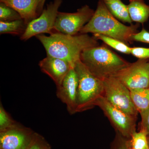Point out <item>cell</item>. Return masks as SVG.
<instances>
[{
	"instance_id": "obj_7",
	"label": "cell",
	"mask_w": 149,
	"mask_h": 149,
	"mask_svg": "<svg viewBox=\"0 0 149 149\" xmlns=\"http://www.w3.org/2000/svg\"><path fill=\"white\" fill-rule=\"evenodd\" d=\"M95 106L99 107L102 111L116 132L125 138L130 139L136 131L137 117L115 107L103 96L97 100Z\"/></svg>"
},
{
	"instance_id": "obj_13",
	"label": "cell",
	"mask_w": 149,
	"mask_h": 149,
	"mask_svg": "<svg viewBox=\"0 0 149 149\" xmlns=\"http://www.w3.org/2000/svg\"><path fill=\"white\" fill-rule=\"evenodd\" d=\"M0 2L16 10L27 24L39 16L40 0H0Z\"/></svg>"
},
{
	"instance_id": "obj_12",
	"label": "cell",
	"mask_w": 149,
	"mask_h": 149,
	"mask_svg": "<svg viewBox=\"0 0 149 149\" xmlns=\"http://www.w3.org/2000/svg\"><path fill=\"white\" fill-rule=\"evenodd\" d=\"M39 65L41 70L52 79L56 87L61 85L70 70L73 68L66 61L50 56L40 61Z\"/></svg>"
},
{
	"instance_id": "obj_15",
	"label": "cell",
	"mask_w": 149,
	"mask_h": 149,
	"mask_svg": "<svg viewBox=\"0 0 149 149\" xmlns=\"http://www.w3.org/2000/svg\"><path fill=\"white\" fill-rule=\"evenodd\" d=\"M111 13L117 19L131 24L127 5L121 0H102Z\"/></svg>"
},
{
	"instance_id": "obj_1",
	"label": "cell",
	"mask_w": 149,
	"mask_h": 149,
	"mask_svg": "<svg viewBox=\"0 0 149 149\" xmlns=\"http://www.w3.org/2000/svg\"><path fill=\"white\" fill-rule=\"evenodd\" d=\"M36 37L45 48L47 56L66 61L73 68L80 60L83 51L98 46L97 39L87 34L70 35L56 32L49 36L43 34Z\"/></svg>"
},
{
	"instance_id": "obj_6",
	"label": "cell",
	"mask_w": 149,
	"mask_h": 149,
	"mask_svg": "<svg viewBox=\"0 0 149 149\" xmlns=\"http://www.w3.org/2000/svg\"><path fill=\"white\" fill-rule=\"evenodd\" d=\"M62 3V0H54L47 5L38 17L33 19L27 24L20 39L26 41L37 35L44 34L49 35L56 32L55 24L58 10Z\"/></svg>"
},
{
	"instance_id": "obj_9",
	"label": "cell",
	"mask_w": 149,
	"mask_h": 149,
	"mask_svg": "<svg viewBox=\"0 0 149 149\" xmlns=\"http://www.w3.org/2000/svg\"><path fill=\"white\" fill-rule=\"evenodd\" d=\"M130 90L149 88V61L139 59L129 64L113 76Z\"/></svg>"
},
{
	"instance_id": "obj_11",
	"label": "cell",
	"mask_w": 149,
	"mask_h": 149,
	"mask_svg": "<svg viewBox=\"0 0 149 149\" xmlns=\"http://www.w3.org/2000/svg\"><path fill=\"white\" fill-rule=\"evenodd\" d=\"M78 79L74 68H72L67 74L61 85L57 87V97L66 105L70 114L77 113V94Z\"/></svg>"
},
{
	"instance_id": "obj_18",
	"label": "cell",
	"mask_w": 149,
	"mask_h": 149,
	"mask_svg": "<svg viewBox=\"0 0 149 149\" xmlns=\"http://www.w3.org/2000/svg\"><path fill=\"white\" fill-rule=\"evenodd\" d=\"M94 37L97 40H102L108 45L120 52L125 54H130L131 53V48L119 40L101 34H94Z\"/></svg>"
},
{
	"instance_id": "obj_4",
	"label": "cell",
	"mask_w": 149,
	"mask_h": 149,
	"mask_svg": "<svg viewBox=\"0 0 149 149\" xmlns=\"http://www.w3.org/2000/svg\"><path fill=\"white\" fill-rule=\"evenodd\" d=\"M74 68L78 79L77 112H81L92 109L104 96L103 81L92 74L80 60Z\"/></svg>"
},
{
	"instance_id": "obj_25",
	"label": "cell",
	"mask_w": 149,
	"mask_h": 149,
	"mask_svg": "<svg viewBox=\"0 0 149 149\" xmlns=\"http://www.w3.org/2000/svg\"><path fill=\"white\" fill-rule=\"evenodd\" d=\"M141 116V129L145 130L149 136V108L140 113Z\"/></svg>"
},
{
	"instance_id": "obj_17",
	"label": "cell",
	"mask_w": 149,
	"mask_h": 149,
	"mask_svg": "<svg viewBox=\"0 0 149 149\" xmlns=\"http://www.w3.org/2000/svg\"><path fill=\"white\" fill-rule=\"evenodd\" d=\"M27 26V24L22 19L12 21H0V34L21 36Z\"/></svg>"
},
{
	"instance_id": "obj_16",
	"label": "cell",
	"mask_w": 149,
	"mask_h": 149,
	"mask_svg": "<svg viewBox=\"0 0 149 149\" xmlns=\"http://www.w3.org/2000/svg\"><path fill=\"white\" fill-rule=\"evenodd\" d=\"M130 92L132 102L139 113L149 108V88L132 89Z\"/></svg>"
},
{
	"instance_id": "obj_22",
	"label": "cell",
	"mask_w": 149,
	"mask_h": 149,
	"mask_svg": "<svg viewBox=\"0 0 149 149\" xmlns=\"http://www.w3.org/2000/svg\"><path fill=\"white\" fill-rule=\"evenodd\" d=\"M116 132V136L111 149H130V140L125 138Z\"/></svg>"
},
{
	"instance_id": "obj_21",
	"label": "cell",
	"mask_w": 149,
	"mask_h": 149,
	"mask_svg": "<svg viewBox=\"0 0 149 149\" xmlns=\"http://www.w3.org/2000/svg\"><path fill=\"white\" fill-rule=\"evenodd\" d=\"M17 122L4 108L2 104L0 103V132L5 131L17 125Z\"/></svg>"
},
{
	"instance_id": "obj_2",
	"label": "cell",
	"mask_w": 149,
	"mask_h": 149,
	"mask_svg": "<svg viewBox=\"0 0 149 149\" xmlns=\"http://www.w3.org/2000/svg\"><path fill=\"white\" fill-rule=\"evenodd\" d=\"M138 24L126 26L111 13L102 0L90 21L81 29L80 34H101L114 38L126 45L131 42L132 36L137 33Z\"/></svg>"
},
{
	"instance_id": "obj_8",
	"label": "cell",
	"mask_w": 149,
	"mask_h": 149,
	"mask_svg": "<svg viewBox=\"0 0 149 149\" xmlns=\"http://www.w3.org/2000/svg\"><path fill=\"white\" fill-rule=\"evenodd\" d=\"M95 11L88 5L73 13L58 12L55 24L56 32L65 35H77L93 17Z\"/></svg>"
},
{
	"instance_id": "obj_19",
	"label": "cell",
	"mask_w": 149,
	"mask_h": 149,
	"mask_svg": "<svg viewBox=\"0 0 149 149\" xmlns=\"http://www.w3.org/2000/svg\"><path fill=\"white\" fill-rule=\"evenodd\" d=\"M130 145L133 149H149L148 135L145 130L141 129L135 131L130 139Z\"/></svg>"
},
{
	"instance_id": "obj_24",
	"label": "cell",
	"mask_w": 149,
	"mask_h": 149,
	"mask_svg": "<svg viewBox=\"0 0 149 149\" xmlns=\"http://www.w3.org/2000/svg\"><path fill=\"white\" fill-rule=\"evenodd\" d=\"M130 54L139 59H149V48L143 47L131 48Z\"/></svg>"
},
{
	"instance_id": "obj_20",
	"label": "cell",
	"mask_w": 149,
	"mask_h": 149,
	"mask_svg": "<svg viewBox=\"0 0 149 149\" xmlns=\"http://www.w3.org/2000/svg\"><path fill=\"white\" fill-rule=\"evenodd\" d=\"M22 19L16 10L4 3H0V21H12Z\"/></svg>"
},
{
	"instance_id": "obj_28",
	"label": "cell",
	"mask_w": 149,
	"mask_h": 149,
	"mask_svg": "<svg viewBox=\"0 0 149 149\" xmlns=\"http://www.w3.org/2000/svg\"><path fill=\"white\" fill-rule=\"evenodd\" d=\"M148 145L149 146V137H148Z\"/></svg>"
},
{
	"instance_id": "obj_5",
	"label": "cell",
	"mask_w": 149,
	"mask_h": 149,
	"mask_svg": "<svg viewBox=\"0 0 149 149\" xmlns=\"http://www.w3.org/2000/svg\"><path fill=\"white\" fill-rule=\"evenodd\" d=\"M103 81V97L107 100L118 109L137 117L139 112L132 102L130 90L114 77L106 78Z\"/></svg>"
},
{
	"instance_id": "obj_23",
	"label": "cell",
	"mask_w": 149,
	"mask_h": 149,
	"mask_svg": "<svg viewBox=\"0 0 149 149\" xmlns=\"http://www.w3.org/2000/svg\"><path fill=\"white\" fill-rule=\"evenodd\" d=\"M27 149H52L50 146L42 136L37 133Z\"/></svg>"
},
{
	"instance_id": "obj_3",
	"label": "cell",
	"mask_w": 149,
	"mask_h": 149,
	"mask_svg": "<svg viewBox=\"0 0 149 149\" xmlns=\"http://www.w3.org/2000/svg\"><path fill=\"white\" fill-rule=\"evenodd\" d=\"M80 59L92 74L102 80L113 77L129 64L107 48L99 46L85 49Z\"/></svg>"
},
{
	"instance_id": "obj_29",
	"label": "cell",
	"mask_w": 149,
	"mask_h": 149,
	"mask_svg": "<svg viewBox=\"0 0 149 149\" xmlns=\"http://www.w3.org/2000/svg\"><path fill=\"white\" fill-rule=\"evenodd\" d=\"M130 149H133L132 148H130Z\"/></svg>"
},
{
	"instance_id": "obj_10",
	"label": "cell",
	"mask_w": 149,
	"mask_h": 149,
	"mask_svg": "<svg viewBox=\"0 0 149 149\" xmlns=\"http://www.w3.org/2000/svg\"><path fill=\"white\" fill-rule=\"evenodd\" d=\"M35 132L18 123L13 128L0 132V149H27Z\"/></svg>"
},
{
	"instance_id": "obj_26",
	"label": "cell",
	"mask_w": 149,
	"mask_h": 149,
	"mask_svg": "<svg viewBox=\"0 0 149 149\" xmlns=\"http://www.w3.org/2000/svg\"><path fill=\"white\" fill-rule=\"evenodd\" d=\"M132 40L149 44V32L143 28L141 32L133 35Z\"/></svg>"
},
{
	"instance_id": "obj_14",
	"label": "cell",
	"mask_w": 149,
	"mask_h": 149,
	"mask_svg": "<svg viewBox=\"0 0 149 149\" xmlns=\"http://www.w3.org/2000/svg\"><path fill=\"white\" fill-rule=\"evenodd\" d=\"M129 16L132 21L143 23L149 17V5L143 0H129L127 5Z\"/></svg>"
},
{
	"instance_id": "obj_27",
	"label": "cell",
	"mask_w": 149,
	"mask_h": 149,
	"mask_svg": "<svg viewBox=\"0 0 149 149\" xmlns=\"http://www.w3.org/2000/svg\"><path fill=\"white\" fill-rule=\"evenodd\" d=\"M45 1L46 0H40L38 8V14L39 16L43 11V7Z\"/></svg>"
}]
</instances>
